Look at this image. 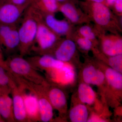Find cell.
<instances>
[{"label": "cell", "mask_w": 122, "mask_h": 122, "mask_svg": "<svg viewBox=\"0 0 122 122\" xmlns=\"http://www.w3.org/2000/svg\"><path fill=\"white\" fill-rule=\"evenodd\" d=\"M78 5L91 22L94 23V28L96 30L114 34L122 33L120 18L103 3L79 0Z\"/></svg>", "instance_id": "6da1fadb"}, {"label": "cell", "mask_w": 122, "mask_h": 122, "mask_svg": "<svg viewBox=\"0 0 122 122\" xmlns=\"http://www.w3.org/2000/svg\"><path fill=\"white\" fill-rule=\"evenodd\" d=\"M37 28L38 21L35 9L30 5L18 27L20 40L19 52L20 56L25 57L30 53Z\"/></svg>", "instance_id": "7a4b0ae2"}, {"label": "cell", "mask_w": 122, "mask_h": 122, "mask_svg": "<svg viewBox=\"0 0 122 122\" xmlns=\"http://www.w3.org/2000/svg\"><path fill=\"white\" fill-rule=\"evenodd\" d=\"M14 54L5 59L6 69L14 76L20 77L36 84H48L44 77L32 65L26 58Z\"/></svg>", "instance_id": "3957f363"}, {"label": "cell", "mask_w": 122, "mask_h": 122, "mask_svg": "<svg viewBox=\"0 0 122 122\" xmlns=\"http://www.w3.org/2000/svg\"><path fill=\"white\" fill-rule=\"evenodd\" d=\"M34 9L37 18L38 28L30 53L33 52L35 55H50L62 37L56 35L46 25L41 13Z\"/></svg>", "instance_id": "277c9868"}, {"label": "cell", "mask_w": 122, "mask_h": 122, "mask_svg": "<svg viewBox=\"0 0 122 122\" xmlns=\"http://www.w3.org/2000/svg\"><path fill=\"white\" fill-rule=\"evenodd\" d=\"M13 77L18 83L36 96L38 103L40 121H51L53 116V107L46 94V85L36 84L17 76H13Z\"/></svg>", "instance_id": "5b68a950"}, {"label": "cell", "mask_w": 122, "mask_h": 122, "mask_svg": "<svg viewBox=\"0 0 122 122\" xmlns=\"http://www.w3.org/2000/svg\"><path fill=\"white\" fill-rule=\"evenodd\" d=\"M18 25H0V46L3 53L9 56L19 52L20 40L18 32Z\"/></svg>", "instance_id": "8992f818"}, {"label": "cell", "mask_w": 122, "mask_h": 122, "mask_svg": "<svg viewBox=\"0 0 122 122\" xmlns=\"http://www.w3.org/2000/svg\"><path fill=\"white\" fill-rule=\"evenodd\" d=\"M29 5L18 6L5 1L0 3V25H19Z\"/></svg>", "instance_id": "52a82bcc"}, {"label": "cell", "mask_w": 122, "mask_h": 122, "mask_svg": "<svg viewBox=\"0 0 122 122\" xmlns=\"http://www.w3.org/2000/svg\"><path fill=\"white\" fill-rule=\"evenodd\" d=\"M9 73L11 77L10 94H12L14 115L15 121L16 122H29L23 97L24 88L15 81Z\"/></svg>", "instance_id": "ba28073f"}, {"label": "cell", "mask_w": 122, "mask_h": 122, "mask_svg": "<svg viewBox=\"0 0 122 122\" xmlns=\"http://www.w3.org/2000/svg\"><path fill=\"white\" fill-rule=\"evenodd\" d=\"M95 29L102 53L108 56L122 55V37L120 34H107Z\"/></svg>", "instance_id": "9c48e42d"}, {"label": "cell", "mask_w": 122, "mask_h": 122, "mask_svg": "<svg viewBox=\"0 0 122 122\" xmlns=\"http://www.w3.org/2000/svg\"><path fill=\"white\" fill-rule=\"evenodd\" d=\"M59 12L63 14L66 20L75 26L91 22L87 15L79 6L78 1L61 3Z\"/></svg>", "instance_id": "30bf717a"}, {"label": "cell", "mask_w": 122, "mask_h": 122, "mask_svg": "<svg viewBox=\"0 0 122 122\" xmlns=\"http://www.w3.org/2000/svg\"><path fill=\"white\" fill-rule=\"evenodd\" d=\"M41 14L44 23L51 30L61 37L70 38L76 27L67 20L57 19L53 14Z\"/></svg>", "instance_id": "8fae6325"}, {"label": "cell", "mask_w": 122, "mask_h": 122, "mask_svg": "<svg viewBox=\"0 0 122 122\" xmlns=\"http://www.w3.org/2000/svg\"><path fill=\"white\" fill-rule=\"evenodd\" d=\"M77 48L72 39L62 38L49 55L63 62H68L75 56Z\"/></svg>", "instance_id": "7c38bea8"}, {"label": "cell", "mask_w": 122, "mask_h": 122, "mask_svg": "<svg viewBox=\"0 0 122 122\" xmlns=\"http://www.w3.org/2000/svg\"><path fill=\"white\" fill-rule=\"evenodd\" d=\"M26 59L37 70L60 69L66 63L47 54L35 55Z\"/></svg>", "instance_id": "4fadbf2b"}, {"label": "cell", "mask_w": 122, "mask_h": 122, "mask_svg": "<svg viewBox=\"0 0 122 122\" xmlns=\"http://www.w3.org/2000/svg\"><path fill=\"white\" fill-rule=\"evenodd\" d=\"M46 94L53 108L56 109L60 113L65 110L66 99L63 91L56 87H49L48 84L46 86Z\"/></svg>", "instance_id": "5bb4252c"}, {"label": "cell", "mask_w": 122, "mask_h": 122, "mask_svg": "<svg viewBox=\"0 0 122 122\" xmlns=\"http://www.w3.org/2000/svg\"><path fill=\"white\" fill-rule=\"evenodd\" d=\"M29 92V93L27 94L26 90L24 88L23 97L29 122L40 121L37 99L34 95Z\"/></svg>", "instance_id": "9a60e30c"}, {"label": "cell", "mask_w": 122, "mask_h": 122, "mask_svg": "<svg viewBox=\"0 0 122 122\" xmlns=\"http://www.w3.org/2000/svg\"><path fill=\"white\" fill-rule=\"evenodd\" d=\"M10 93H0V118L3 122H16L14 115L12 99Z\"/></svg>", "instance_id": "2e32d148"}, {"label": "cell", "mask_w": 122, "mask_h": 122, "mask_svg": "<svg viewBox=\"0 0 122 122\" xmlns=\"http://www.w3.org/2000/svg\"><path fill=\"white\" fill-rule=\"evenodd\" d=\"M61 3L56 0H31L30 5L42 14H55Z\"/></svg>", "instance_id": "e0dca14e"}, {"label": "cell", "mask_w": 122, "mask_h": 122, "mask_svg": "<svg viewBox=\"0 0 122 122\" xmlns=\"http://www.w3.org/2000/svg\"><path fill=\"white\" fill-rule=\"evenodd\" d=\"M83 81L86 83L99 86L105 81V74L92 65L86 67L82 73Z\"/></svg>", "instance_id": "ac0fdd59"}, {"label": "cell", "mask_w": 122, "mask_h": 122, "mask_svg": "<svg viewBox=\"0 0 122 122\" xmlns=\"http://www.w3.org/2000/svg\"><path fill=\"white\" fill-rule=\"evenodd\" d=\"M75 32L78 35L90 40L97 46L99 41L96 30L91 23H87L79 25L76 27Z\"/></svg>", "instance_id": "d6986e66"}, {"label": "cell", "mask_w": 122, "mask_h": 122, "mask_svg": "<svg viewBox=\"0 0 122 122\" xmlns=\"http://www.w3.org/2000/svg\"><path fill=\"white\" fill-rule=\"evenodd\" d=\"M78 96L80 100L83 103L91 105L95 99V94L92 88L87 83H82L78 89Z\"/></svg>", "instance_id": "ffe728a7"}, {"label": "cell", "mask_w": 122, "mask_h": 122, "mask_svg": "<svg viewBox=\"0 0 122 122\" xmlns=\"http://www.w3.org/2000/svg\"><path fill=\"white\" fill-rule=\"evenodd\" d=\"M70 119L73 122H85L88 119V112L86 107L79 104L72 108L70 112Z\"/></svg>", "instance_id": "44dd1931"}, {"label": "cell", "mask_w": 122, "mask_h": 122, "mask_svg": "<svg viewBox=\"0 0 122 122\" xmlns=\"http://www.w3.org/2000/svg\"><path fill=\"white\" fill-rule=\"evenodd\" d=\"M94 53L99 58L107 62L112 68L118 72L122 73V55L108 56L103 53H100L98 50Z\"/></svg>", "instance_id": "7402d4cb"}, {"label": "cell", "mask_w": 122, "mask_h": 122, "mask_svg": "<svg viewBox=\"0 0 122 122\" xmlns=\"http://www.w3.org/2000/svg\"><path fill=\"white\" fill-rule=\"evenodd\" d=\"M110 85L116 89L122 88V75L121 73L111 68H107L105 75Z\"/></svg>", "instance_id": "603a6c76"}, {"label": "cell", "mask_w": 122, "mask_h": 122, "mask_svg": "<svg viewBox=\"0 0 122 122\" xmlns=\"http://www.w3.org/2000/svg\"><path fill=\"white\" fill-rule=\"evenodd\" d=\"M70 38L74 41L77 48L78 47L84 52H87L91 50L94 51L97 49V46L93 42L78 35L75 31Z\"/></svg>", "instance_id": "cb8c5ba5"}, {"label": "cell", "mask_w": 122, "mask_h": 122, "mask_svg": "<svg viewBox=\"0 0 122 122\" xmlns=\"http://www.w3.org/2000/svg\"><path fill=\"white\" fill-rule=\"evenodd\" d=\"M58 72L59 79L61 83L69 84L75 80V74L74 70L72 66L65 63L61 68L55 69Z\"/></svg>", "instance_id": "d4e9b609"}, {"label": "cell", "mask_w": 122, "mask_h": 122, "mask_svg": "<svg viewBox=\"0 0 122 122\" xmlns=\"http://www.w3.org/2000/svg\"><path fill=\"white\" fill-rule=\"evenodd\" d=\"M11 77L6 70L5 65L0 64V93H11Z\"/></svg>", "instance_id": "484cf974"}, {"label": "cell", "mask_w": 122, "mask_h": 122, "mask_svg": "<svg viewBox=\"0 0 122 122\" xmlns=\"http://www.w3.org/2000/svg\"><path fill=\"white\" fill-rule=\"evenodd\" d=\"M116 16L119 18L122 16V0H117L110 8Z\"/></svg>", "instance_id": "4316f807"}, {"label": "cell", "mask_w": 122, "mask_h": 122, "mask_svg": "<svg viewBox=\"0 0 122 122\" xmlns=\"http://www.w3.org/2000/svg\"><path fill=\"white\" fill-rule=\"evenodd\" d=\"M4 1L18 6H24L29 5L31 0H5Z\"/></svg>", "instance_id": "83f0119b"}, {"label": "cell", "mask_w": 122, "mask_h": 122, "mask_svg": "<svg viewBox=\"0 0 122 122\" xmlns=\"http://www.w3.org/2000/svg\"><path fill=\"white\" fill-rule=\"evenodd\" d=\"M116 0H105L103 3L110 8Z\"/></svg>", "instance_id": "f1b7e54d"}, {"label": "cell", "mask_w": 122, "mask_h": 122, "mask_svg": "<svg viewBox=\"0 0 122 122\" xmlns=\"http://www.w3.org/2000/svg\"><path fill=\"white\" fill-rule=\"evenodd\" d=\"M5 59L4 57V53L2 49L0 46V64L5 65Z\"/></svg>", "instance_id": "f546056e"}, {"label": "cell", "mask_w": 122, "mask_h": 122, "mask_svg": "<svg viewBox=\"0 0 122 122\" xmlns=\"http://www.w3.org/2000/svg\"><path fill=\"white\" fill-rule=\"evenodd\" d=\"M88 120L87 122H102V120L99 119V118H97L96 117H93V118H91L89 120Z\"/></svg>", "instance_id": "4dcf8cb0"}, {"label": "cell", "mask_w": 122, "mask_h": 122, "mask_svg": "<svg viewBox=\"0 0 122 122\" xmlns=\"http://www.w3.org/2000/svg\"><path fill=\"white\" fill-rule=\"evenodd\" d=\"M81 0L91 1V2H100V3H103L105 0Z\"/></svg>", "instance_id": "1f68e13d"}, {"label": "cell", "mask_w": 122, "mask_h": 122, "mask_svg": "<svg viewBox=\"0 0 122 122\" xmlns=\"http://www.w3.org/2000/svg\"><path fill=\"white\" fill-rule=\"evenodd\" d=\"M60 3H63V2H67V1H75V2H78V0H56Z\"/></svg>", "instance_id": "d6a6232c"}, {"label": "cell", "mask_w": 122, "mask_h": 122, "mask_svg": "<svg viewBox=\"0 0 122 122\" xmlns=\"http://www.w3.org/2000/svg\"><path fill=\"white\" fill-rule=\"evenodd\" d=\"M5 0H0V3H1L2 2H3V1H4Z\"/></svg>", "instance_id": "836d02e7"}]
</instances>
